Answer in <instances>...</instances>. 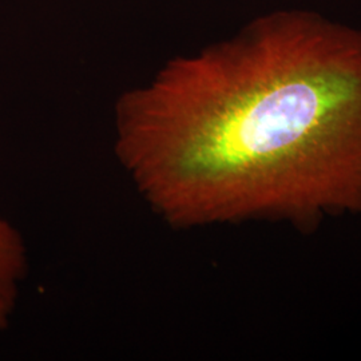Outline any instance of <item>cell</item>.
Segmentation results:
<instances>
[{
  "instance_id": "obj_2",
  "label": "cell",
  "mask_w": 361,
  "mask_h": 361,
  "mask_svg": "<svg viewBox=\"0 0 361 361\" xmlns=\"http://www.w3.org/2000/svg\"><path fill=\"white\" fill-rule=\"evenodd\" d=\"M28 269L23 234L10 219L0 217V334L11 324Z\"/></svg>"
},
{
  "instance_id": "obj_1",
  "label": "cell",
  "mask_w": 361,
  "mask_h": 361,
  "mask_svg": "<svg viewBox=\"0 0 361 361\" xmlns=\"http://www.w3.org/2000/svg\"><path fill=\"white\" fill-rule=\"evenodd\" d=\"M114 150L176 229L361 216V28L274 10L114 106Z\"/></svg>"
}]
</instances>
